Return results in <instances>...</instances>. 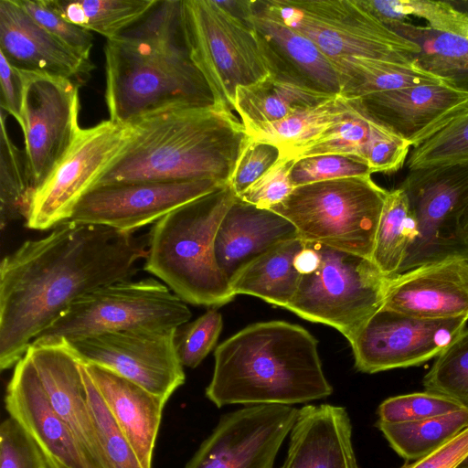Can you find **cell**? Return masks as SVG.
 <instances>
[{"instance_id": "obj_1", "label": "cell", "mask_w": 468, "mask_h": 468, "mask_svg": "<svg viewBox=\"0 0 468 468\" xmlns=\"http://www.w3.org/2000/svg\"><path fill=\"white\" fill-rule=\"evenodd\" d=\"M146 253V240L133 232L69 220L5 256L0 264V369L15 367L78 298L131 280Z\"/></svg>"}, {"instance_id": "obj_2", "label": "cell", "mask_w": 468, "mask_h": 468, "mask_svg": "<svg viewBox=\"0 0 468 468\" xmlns=\"http://www.w3.org/2000/svg\"><path fill=\"white\" fill-rule=\"evenodd\" d=\"M105 101L112 122L129 126L167 110L214 104L191 59L182 0L155 5L104 47Z\"/></svg>"}, {"instance_id": "obj_3", "label": "cell", "mask_w": 468, "mask_h": 468, "mask_svg": "<svg viewBox=\"0 0 468 468\" xmlns=\"http://www.w3.org/2000/svg\"><path fill=\"white\" fill-rule=\"evenodd\" d=\"M129 126L127 144L93 186L139 181L229 184L249 139L235 112L215 104L160 112Z\"/></svg>"}, {"instance_id": "obj_4", "label": "cell", "mask_w": 468, "mask_h": 468, "mask_svg": "<svg viewBox=\"0 0 468 468\" xmlns=\"http://www.w3.org/2000/svg\"><path fill=\"white\" fill-rule=\"evenodd\" d=\"M317 340L284 321L250 324L217 346L206 397L227 405H284L324 399L333 392Z\"/></svg>"}, {"instance_id": "obj_5", "label": "cell", "mask_w": 468, "mask_h": 468, "mask_svg": "<svg viewBox=\"0 0 468 468\" xmlns=\"http://www.w3.org/2000/svg\"><path fill=\"white\" fill-rule=\"evenodd\" d=\"M237 197L227 184L154 222L144 270L186 303L218 307L232 301L235 294L216 261L215 239Z\"/></svg>"}, {"instance_id": "obj_6", "label": "cell", "mask_w": 468, "mask_h": 468, "mask_svg": "<svg viewBox=\"0 0 468 468\" xmlns=\"http://www.w3.org/2000/svg\"><path fill=\"white\" fill-rule=\"evenodd\" d=\"M387 194L371 176L339 178L296 186L271 210L305 242L371 259Z\"/></svg>"}, {"instance_id": "obj_7", "label": "cell", "mask_w": 468, "mask_h": 468, "mask_svg": "<svg viewBox=\"0 0 468 468\" xmlns=\"http://www.w3.org/2000/svg\"><path fill=\"white\" fill-rule=\"evenodd\" d=\"M182 17L191 59L214 104L235 112L237 89L270 72L256 31L216 0H182Z\"/></svg>"}, {"instance_id": "obj_8", "label": "cell", "mask_w": 468, "mask_h": 468, "mask_svg": "<svg viewBox=\"0 0 468 468\" xmlns=\"http://www.w3.org/2000/svg\"><path fill=\"white\" fill-rule=\"evenodd\" d=\"M191 316L186 302L165 283L154 278L125 280L78 298L33 342L71 341L127 330L179 328Z\"/></svg>"}, {"instance_id": "obj_9", "label": "cell", "mask_w": 468, "mask_h": 468, "mask_svg": "<svg viewBox=\"0 0 468 468\" xmlns=\"http://www.w3.org/2000/svg\"><path fill=\"white\" fill-rule=\"evenodd\" d=\"M318 248L317 269L301 275L286 309L335 328L350 343L383 307L391 277L383 274L371 259L322 244Z\"/></svg>"}, {"instance_id": "obj_10", "label": "cell", "mask_w": 468, "mask_h": 468, "mask_svg": "<svg viewBox=\"0 0 468 468\" xmlns=\"http://www.w3.org/2000/svg\"><path fill=\"white\" fill-rule=\"evenodd\" d=\"M282 23L312 40L330 59L410 61L418 45L398 35L359 0H261Z\"/></svg>"}, {"instance_id": "obj_11", "label": "cell", "mask_w": 468, "mask_h": 468, "mask_svg": "<svg viewBox=\"0 0 468 468\" xmlns=\"http://www.w3.org/2000/svg\"><path fill=\"white\" fill-rule=\"evenodd\" d=\"M400 187L416 218L419 236L399 273L452 257L468 259V243L459 227L468 197V164L410 170Z\"/></svg>"}, {"instance_id": "obj_12", "label": "cell", "mask_w": 468, "mask_h": 468, "mask_svg": "<svg viewBox=\"0 0 468 468\" xmlns=\"http://www.w3.org/2000/svg\"><path fill=\"white\" fill-rule=\"evenodd\" d=\"M130 133V126L111 120L80 128L69 151L35 190L26 227L46 230L69 221L80 199L121 154Z\"/></svg>"}, {"instance_id": "obj_13", "label": "cell", "mask_w": 468, "mask_h": 468, "mask_svg": "<svg viewBox=\"0 0 468 468\" xmlns=\"http://www.w3.org/2000/svg\"><path fill=\"white\" fill-rule=\"evenodd\" d=\"M177 329L108 332L67 342L81 363L110 369L168 401L186 380Z\"/></svg>"}, {"instance_id": "obj_14", "label": "cell", "mask_w": 468, "mask_h": 468, "mask_svg": "<svg viewBox=\"0 0 468 468\" xmlns=\"http://www.w3.org/2000/svg\"><path fill=\"white\" fill-rule=\"evenodd\" d=\"M22 74L21 129L25 136L27 170L35 192L69 151L80 129L79 86L69 79Z\"/></svg>"}, {"instance_id": "obj_15", "label": "cell", "mask_w": 468, "mask_h": 468, "mask_svg": "<svg viewBox=\"0 0 468 468\" xmlns=\"http://www.w3.org/2000/svg\"><path fill=\"white\" fill-rule=\"evenodd\" d=\"M468 316L431 320L379 309L350 342L356 368L374 374L436 358L466 327Z\"/></svg>"}, {"instance_id": "obj_16", "label": "cell", "mask_w": 468, "mask_h": 468, "mask_svg": "<svg viewBox=\"0 0 468 468\" xmlns=\"http://www.w3.org/2000/svg\"><path fill=\"white\" fill-rule=\"evenodd\" d=\"M299 409L246 406L222 415L185 468H275Z\"/></svg>"}, {"instance_id": "obj_17", "label": "cell", "mask_w": 468, "mask_h": 468, "mask_svg": "<svg viewBox=\"0 0 468 468\" xmlns=\"http://www.w3.org/2000/svg\"><path fill=\"white\" fill-rule=\"evenodd\" d=\"M225 185L215 180H197L97 186L80 199L69 220L134 232Z\"/></svg>"}, {"instance_id": "obj_18", "label": "cell", "mask_w": 468, "mask_h": 468, "mask_svg": "<svg viewBox=\"0 0 468 468\" xmlns=\"http://www.w3.org/2000/svg\"><path fill=\"white\" fill-rule=\"evenodd\" d=\"M4 401L9 417L37 443L49 468H94L50 404L27 352L14 367Z\"/></svg>"}, {"instance_id": "obj_19", "label": "cell", "mask_w": 468, "mask_h": 468, "mask_svg": "<svg viewBox=\"0 0 468 468\" xmlns=\"http://www.w3.org/2000/svg\"><path fill=\"white\" fill-rule=\"evenodd\" d=\"M348 99V98H347ZM410 143L374 117L359 98L350 99L347 112L286 158L341 154L366 164L371 173H394L407 162Z\"/></svg>"}, {"instance_id": "obj_20", "label": "cell", "mask_w": 468, "mask_h": 468, "mask_svg": "<svg viewBox=\"0 0 468 468\" xmlns=\"http://www.w3.org/2000/svg\"><path fill=\"white\" fill-rule=\"evenodd\" d=\"M30 356L50 404L71 430L94 468H110L88 403L80 360L64 339L32 342Z\"/></svg>"}, {"instance_id": "obj_21", "label": "cell", "mask_w": 468, "mask_h": 468, "mask_svg": "<svg viewBox=\"0 0 468 468\" xmlns=\"http://www.w3.org/2000/svg\"><path fill=\"white\" fill-rule=\"evenodd\" d=\"M383 307L431 320L468 316V259L452 257L391 277Z\"/></svg>"}, {"instance_id": "obj_22", "label": "cell", "mask_w": 468, "mask_h": 468, "mask_svg": "<svg viewBox=\"0 0 468 468\" xmlns=\"http://www.w3.org/2000/svg\"><path fill=\"white\" fill-rule=\"evenodd\" d=\"M250 5L248 21L257 33L270 72L318 91L341 93L336 68L312 40L282 23L261 0H250Z\"/></svg>"}, {"instance_id": "obj_23", "label": "cell", "mask_w": 468, "mask_h": 468, "mask_svg": "<svg viewBox=\"0 0 468 468\" xmlns=\"http://www.w3.org/2000/svg\"><path fill=\"white\" fill-rule=\"evenodd\" d=\"M0 54L27 73L71 80L93 69L90 59L37 23L17 0H0Z\"/></svg>"}, {"instance_id": "obj_24", "label": "cell", "mask_w": 468, "mask_h": 468, "mask_svg": "<svg viewBox=\"0 0 468 468\" xmlns=\"http://www.w3.org/2000/svg\"><path fill=\"white\" fill-rule=\"evenodd\" d=\"M280 468H359L346 408L308 404L299 409Z\"/></svg>"}, {"instance_id": "obj_25", "label": "cell", "mask_w": 468, "mask_h": 468, "mask_svg": "<svg viewBox=\"0 0 468 468\" xmlns=\"http://www.w3.org/2000/svg\"><path fill=\"white\" fill-rule=\"evenodd\" d=\"M359 99L374 117L408 140L412 148L437 122L468 100V89L448 82L377 92Z\"/></svg>"}, {"instance_id": "obj_26", "label": "cell", "mask_w": 468, "mask_h": 468, "mask_svg": "<svg viewBox=\"0 0 468 468\" xmlns=\"http://www.w3.org/2000/svg\"><path fill=\"white\" fill-rule=\"evenodd\" d=\"M295 238H299L297 229L287 218L237 197L218 229L216 261L229 282L251 260L271 247Z\"/></svg>"}, {"instance_id": "obj_27", "label": "cell", "mask_w": 468, "mask_h": 468, "mask_svg": "<svg viewBox=\"0 0 468 468\" xmlns=\"http://www.w3.org/2000/svg\"><path fill=\"white\" fill-rule=\"evenodd\" d=\"M133 450L142 468H152L167 400L105 367L83 364Z\"/></svg>"}, {"instance_id": "obj_28", "label": "cell", "mask_w": 468, "mask_h": 468, "mask_svg": "<svg viewBox=\"0 0 468 468\" xmlns=\"http://www.w3.org/2000/svg\"><path fill=\"white\" fill-rule=\"evenodd\" d=\"M304 246L299 238L282 241L245 264L229 281L232 292L249 294L286 308L293 298L301 274L294 258Z\"/></svg>"}, {"instance_id": "obj_29", "label": "cell", "mask_w": 468, "mask_h": 468, "mask_svg": "<svg viewBox=\"0 0 468 468\" xmlns=\"http://www.w3.org/2000/svg\"><path fill=\"white\" fill-rule=\"evenodd\" d=\"M336 96L269 72L262 80L237 89L235 112L242 124L272 122Z\"/></svg>"}, {"instance_id": "obj_30", "label": "cell", "mask_w": 468, "mask_h": 468, "mask_svg": "<svg viewBox=\"0 0 468 468\" xmlns=\"http://www.w3.org/2000/svg\"><path fill=\"white\" fill-rule=\"evenodd\" d=\"M331 60L341 78L340 95L348 99L420 85L453 82L422 69L415 59L396 61L346 58Z\"/></svg>"}, {"instance_id": "obj_31", "label": "cell", "mask_w": 468, "mask_h": 468, "mask_svg": "<svg viewBox=\"0 0 468 468\" xmlns=\"http://www.w3.org/2000/svg\"><path fill=\"white\" fill-rule=\"evenodd\" d=\"M349 105L350 99L339 94L328 101L301 110L282 120L243 126L250 138L277 146L281 157H286L336 122L347 112Z\"/></svg>"}, {"instance_id": "obj_32", "label": "cell", "mask_w": 468, "mask_h": 468, "mask_svg": "<svg viewBox=\"0 0 468 468\" xmlns=\"http://www.w3.org/2000/svg\"><path fill=\"white\" fill-rule=\"evenodd\" d=\"M418 236V223L405 191L400 186L388 191L371 261L388 277L399 274L409 250Z\"/></svg>"}, {"instance_id": "obj_33", "label": "cell", "mask_w": 468, "mask_h": 468, "mask_svg": "<svg viewBox=\"0 0 468 468\" xmlns=\"http://www.w3.org/2000/svg\"><path fill=\"white\" fill-rule=\"evenodd\" d=\"M384 24L419 46L420 51L415 60L422 69L455 83L458 78L468 76L466 37L406 21L392 20Z\"/></svg>"}, {"instance_id": "obj_34", "label": "cell", "mask_w": 468, "mask_h": 468, "mask_svg": "<svg viewBox=\"0 0 468 468\" xmlns=\"http://www.w3.org/2000/svg\"><path fill=\"white\" fill-rule=\"evenodd\" d=\"M157 0H53L70 23L114 38L141 19Z\"/></svg>"}, {"instance_id": "obj_35", "label": "cell", "mask_w": 468, "mask_h": 468, "mask_svg": "<svg viewBox=\"0 0 468 468\" xmlns=\"http://www.w3.org/2000/svg\"><path fill=\"white\" fill-rule=\"evenodd\" d=\"M376 426L400 457L412 462L467 427L468 409L413 422L386 423L378 420Z\"/></svg>"}, {"instance_id": "obj_36", "label": "cell", "mask_w": 468, "mask_h": 468, "mask_svg": "<svg viewBox=\"0 0 468 468\" xmlns=\"http://www.w3.org/2000/svg\"><path fill=\"white\" fill-rule=\"evenodd\" d=\"M468 164V100L437 122L410 149L409 170Z\"/></svg>"}, {"instance_id": "obj_37", "label": "cell", "mask_w": 468, "mask_h": 468, "mask_svg": "<svg viewBox=\"0 0 468 468\" xmlns=\"http://www.w3.org/2000/svg\"><path fill=\"white\" fill-rule=\"evenodd\" d=\"M34 188L31 185L26 154L11 140L1 112L0 133V227L27 219Z\"/></svg>"}, {"instance_id": "obj_38", "label": "cell", "mask_w": 468, "mask_h": 468, "mask_svg": "<svg viewBox=\"0 0 468 468\" xmlns=\"http://www.w3.org/2000/svg\"><path fill=\"white\" fill-rule=\"evenodd\" d=\"M361 5L383 23L405 21L410 16L424 19L428 27L465 37L468 14L452 4L431 0H359Z\"/></svg>"}, {"instance_id": "obj_39", "label": "cell", "mask_w": 468, "mask_h": 468, "mask_svg": "<svg viewBox=\"0 0 468 468\" xmlns=\"http://www.w3.org/2000/svg\"><path fill=\"white\" fill-rule=\"evenodd\" d=\"M422 385L468 409V328L435 358Z\"/></svg>"}, {"instance_id": "obj_40", "label": "cell", "mask_w": 468, "mask_h": 468, "mask_svg": "<svg viewBox=\"0 0 468 468\" xmlns=\"http://www.w3.org/2000/svg\"><path fill=\"white\" fill-rule=\"evenodd\" d=\"M80 370L96 433L110 468H142L128 440L81 362Z\"/></svg>"}, {"instance_id": "obj_41", "label": "cell", "mask_w": 468, "mask_h": 468, "mask_svg": "<svg viewBox=\"0 0 468 468\" xmlns=\"http://www.w3.org/2000/svg\"><path fill=\"white\" fill-rule=\"evenodd\" d=\"M463 408L447 397L425 390L388 398L378 406V415L382 422L405 423L446 415Z\"/></svg>"}, {"instance_id": "obj_42", "label": "cell", "mask_w": 468, "mask_h": 468, "mask_svg": "<svg viewBox=\"0 0 468 468\" xmlns=\"http://www.w3.org/2000/svg\"><path fill=\"white\" fill-rule=\"evenodd\" d=\"M222 326V316L215 309L180 326L176 335V349L182 366L197 367L215 346Z\"/></svg>"}, {"instance_id": "obj_43", "label": "cell", "mask_w": 468, "mask_h": 468, "mask_svg": "<svg viewBox=\"0 0 468 468\" xmlns=\"http://www.w3.org/2000/svg\"><path fill=\"white\" fill-rule=\"evenodd\" d=\"M361 161L341 154H319L295 160L291 172L294 187L327 180L371 176Z\"/></svg>"}, {"instance_id": "obj_44", "label": "cell", "mask_w": 468, "mask_h": 468, "mask_svg": "<svg viewBox=\"0 0 468 468\" xmlns=\"http://www.w3.org/2000/svg\"><path fill=\"white\" fill-rule=\"evenodd\" d=\"M20 6L41 27L83 58L90 59L93 45L90 31L62 16L53 0H17Z\"/></svg>"}, {"instance_id": "obj_45", "label": "cell", "mask_w": 468, "mask_h": 468, "mask_svg": "<svg viewBox=\"0 0 468 468\" xmlns=\"http://www.w3.org/2000/svg\"><path fill=\"white\" fill-rule=\"evenodd\" d=\"M0 468H49L37 443L11 417L0 426Z\"/></svg>"}, {"instance_id": "obj_46", "label": "cell", "mask_w": 468, "mask_h": 468, "mask_svg": "<svg viewBox=\"0 0 468 468\" xmlns=\"http://www.w3.org/2000/svg\"><path fill=\"white\" fill-rule=\"evenodd\" d=\"M295 160L280 159L238 197L259 208L271 209L293 190L291 172Z\"/></svg>"}, {"instance_id": "obj_47", "label": "cell", "mask_w": 468, "mask_h": 468, "mask_svg": "<svg viewBox=\"0 0 468 468\" xmlns=\"http://www.w3.org/2000/svg\"><path fill=\"white\" fill-rule=\"evenodd\" d=\"M281 157L279 148L249 137L236 162L229 185L239 197Z\"/></svg>"}, {"instance_id": "obj_48", "label": "cell", "mask_w": 468, "mask_h": 468, "mask_svg": "<svg viewBox=\"0 0 468 468\" xmlns=\"http://www.w3.org/2000/svg\"><path fill=\"white\" fill-rule=\"evenodd\" d=\"M468 456V426L426 455L399 468H457Z\"/></svg>"}, {"instance_id": "obj_49", "label": "cell", "mask_w": 468, "mask_h": 468, "mask_svg": "<svg viewBox=\"0 0 468 468\" xmlns=\"http://www.w3.org/2000/svg\"><path fill=\"white\" fill-rule=\"evenodd\" d=\"M0 85L2 111L12 115L23 127L24 78L20 70L12 67L0 54Z\"/></svg>"}, {"instance_id": "obj_50", "label": "cell", "mask_w": 468, "mask_h": 468, "mask_svg": "<svg viewBox=\"0 0 468 468\" xmlns=\"http://www.w3.org/2000/svg\"><path fill=\"white\" fill-rule=\"evenodd\" d=\"M459 227L463 239L468 243V197L462 209Z\"/></svg>"}, {"instance_id": "obj_51", "label": "cell", "mask_w": 468, "mask_h": 468, "mask_svg": "<svg viewBox=\"0 0 468 468\" xmlns=\"http://www.w3.org/2000/svg\"><path fill=\"white\" fill-rule=\"evenodd\" d=\"M457 468H468V456L463 460V462Z\"/></svg>"}, {"instance_id": "obj_52", "label": "cell", "mask_w": 468, "mask_h": 468, "mask_svg": "<svg viewBox=\"0 0 468 468\" xmlns=\"http://www.w3.org/2000/svg\"><path fill=\"white\" fill-rule=\"evenodd\" d=\"M465 37L468 39V32H467V34H466V37Z\"/></svg>"}]
</instances>
